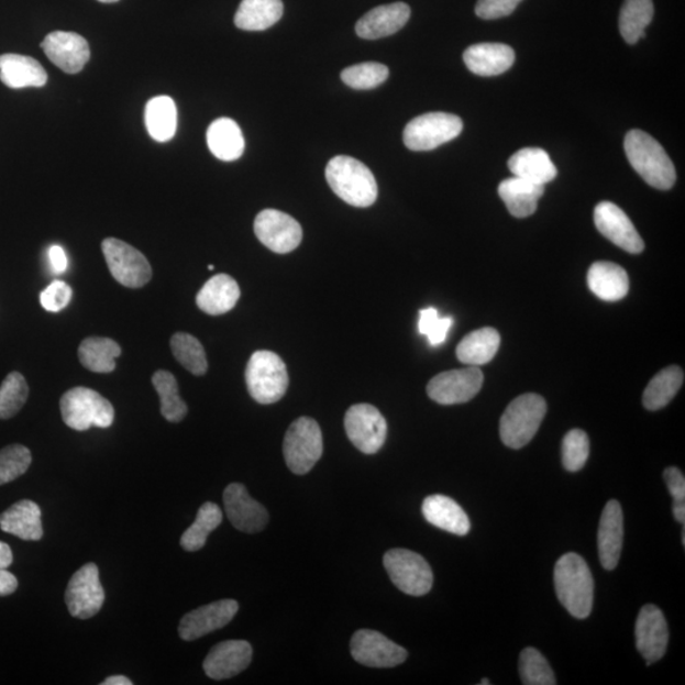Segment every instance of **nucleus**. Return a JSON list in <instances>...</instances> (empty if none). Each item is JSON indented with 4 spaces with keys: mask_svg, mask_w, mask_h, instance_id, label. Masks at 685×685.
I'll use <instances>...</instances> for the list:
<instances>
[{
    "mask_svg": "<svg viewBox=\"0 0 685 685\" xmlns=\"http://www.w3.org/2000/svg\"><path fill=\"white\" fill-rule=\"evenodd\" d=\"M410 19V8L406 3L379 5L369 11L356 24L357 35L366 40H377L394 35Z\"/></svg>",
    "mask_w": 685,
    "mask_h": 685,
    "instance_id": "nucleus-23",
    "label": "nucleus"
},
{
    "mask_svg": "<svg viewBox=\"0 0 685 685\" xmlns=\"http://www.w3.org/2000/svg\"><path fill=\"white\" fill-rule=\"evenodd\" d=\"M464 122L456 114L432 112L418 115L404 130V144L412 152L433 151L456 139Z\"/></svg>",
    "mask_w": 685,
    "mask_h": 685,
    "instance_id": "nucleus-8",
    "label": "nucleus"
},
{
    "mask_svg": "<svg viewBox=\"0 0 685 685\" xmlns=\"http://www.w3.org/2000/svg\"><path fill=\"white\" fill-rule=\"evenodd\" d=\"M482 685H490L491 683L489 682V680H483V682H480Z\"/></svg>",
    "mask_w": 685,
    "mask_h": 685,
    "instance_id": "nucleus-57",
    "label": "nucleus"
},
{
    "mask_svg": "<svg viewBox=\"0 0 685 685\" xmlns=\"http://www.w3.org/2000/svg\"><path fill=\"white\" fill-rule=\"evenodd\" d=\"M16 588H19L16 577L7 568H0V597L11 596Z\"/></svg>",
    "mask_w": 685,
    "mask_h": 685,
    "instance_id": "nucleus-52",
    "label": "nucleus"
},
{
    "mask_svg": "<svg viewBox=\"0 0 685 685\" xmlns=\"http://www.w3.org/2000/svg\"><path fill=\"white\" fill-rule=\"evenodd\" d=\"M452 318H440L439 311L434 308H428L420 311L419 332L428 338L431 345H441L450 332L452 327Z\"/></svg>",
    "mask_w": 685,
    "mask_h": 685,
    "instance_id": "nucleus-47",
    "label": "nucleus"
},
{
    "mask_svg": "<svg viewBox=\"0 0 685 685\" xmlns=\"http://www.w3.org/2000/svg\"><path fill=\"white\" fill-rule=\"evenodd\" d=\"M73 291L63 280H54L40 296L41 305L49 312H59L68 307Z\"/></svg>",
    "mask_w": 685,
    "mask_h": 685,
    "instance_id": "nucleus-48",
    "label": "nucleus"
},
{
    "mask_svg": "<svg viewBox=\"0 0 685 685\" xmlns=\"http://www.w3.org/2000/svg\"><path fill=\"white\" fill-rule=\"evenodd\" d=\"M241 299V288L233 277L213 276L197 294V307L209 316L218 317L233 310Z\"/></svg>",
    "mask_w": 685,
    "mask_h": 685,
    "instance_id": "nucleus-26",
    "label": "nucleus"
},
{
    "mask_svg": "<svg viewBox=\"0 0 685 685\" xmlns=\"http://www.w3.org/2000/svg\"><path fill=\"white\" fill-rule=\"evenodd\" d=\"M60 410L64 423L79 432L92 427L110 428L114 420L112 404L88 387L66 391L60 400Z\"/></svg>",
    "mask_w": 685,
    "mask_h": 685,
    "instance_id": "nucleus-6",
    "label": "nucleus"
},
{
    "mask_svg": "<svg viewBox=\"0 0 685 685\" xmlns=\"http://www.w3.org/2000/svg\"><path fill=\"white\" fill-rule=\"evenodd\" d=\"M224 505L229 521L237 531L257 533L266 528L269 516L257 500H254L242 484H230L224 491Z\"/></svg>",
    "mask_w": 685,
    "mask_h": 685,
    "instance_id": "nucleus-20",
    "label": "nucleus"
},
{
    "mask_svg": "<svg viewBox=\"0 0 685 685\" xmlns=\"http://www.w3.org/2000/svg\"><path fill=\"white\" fill-rule=\"evenodd\" d=\"M153 386L161 399L162 416L172 423H179L188 412L187 404L180 399L178 383L168 371H156Z\"/></svg>",
    "mask_w": 685,
    "mask_h": 685,
    "instance_id": "nucleus-39",
    "label": "nucleus"
},
{
    "mask_svg": "<svg viewBox=\"0 0 685 685\" xmlns=\"http://www.w3.org/2000/svg\"><path fill=\"white\" fill-rule=\"evenodd\" d=\"M254 233L269 251L287 254L302 241V228L290 214L278 210H263L254 221Z\"/></svg>",
    "mask_w": 685,
    "mask_h": 685,
    "instance_id": "nucleus-14",
    "label": "nucleus"
},
{
    "mask_svg": "<svg viewBox=\"0 0 685 685\" xmlns=\"http://www.w3.org/2000/svg\"><path fill=\"white\" fill-rule=\"evenodd\" d=\"M653 16V0H625L620 13V31L626 43L633 45L645 37V30Z\"/></svg>",
    "mask_w": 685,
    "mask_h": 685,
    "instance_id": "nucleus-38",
    "label": "nucleus"
},
{
    "mask_svg": "<svg viewBox=\"0 0 685 685\" xmlns=\"http://www.w3.org/2000/svg\"><path fill=\"white\" fill-rule=\"evenodd\" d=\"M623 546V511L620 502L609 500L601 513L598 530L600 564L608 572L620 563Z\"/></svg>",
    "mask_w": 685,
    "mask_h": 685,
    "instance_id": "nucleus-22",
    "label": "nucleus"
},
{
    "mask_svg": "<svg viewBox=\"0 0 685 685\" xmlns=\"http://www.w3.org/2000/svg\"><path fill=\"white\" fill-rule=\"evenodd\" d=\"M344 427L354 448L366 455H375L386 441V420L382 412L369 404L351 407L346 411Z\"/></svg>",
    "mask_w": 685,
    "mask_h": 685,
    "instance_id": "nucleus-11",
    "label": "nucleus"
},
{
    "mask_svg": "<svg viewBox=\"0 0 685 685\" xmlns=\"http://www.w3.org/2000/svg\"><path fill=\"white\" fill-rule=\"evenodd\" d=\"M0 80L12 89L41 88L47 82V73L33 57L4 54L0 55Z\"/></svg>",
    "mask_w": 685,
    "mask_h": 685,
    "instance_id": "nucleus-25",
    "label": "nucleus"
},
{
    "mask_svg": "<svg viewBox=\"0 0 685 685\" xmlns=\"http://www.w3.org/2000/svg\"><path fill=\"white\" fill-rule=\"evenodd\" d=\"M29 398V385L20 373L8 375L0 386V419H10L19 412Z\"/></svg>",
    "mask_w": 685,
    "mask_h": 685,
    "instance_id": "nucleus-43",
    "label": "nucleus"
},
{
    "mask_svg": "<svg viewBox=\"0 0 685 685\" xmlns=\"http://www.w3.org/2000/svg\"><path fill=\"white\" fill-rule=\"evenodd\" d=\"M673 515L680 523H685V501L673 502Z\"/></svg>",
    "mask_w": 685,
    "mask_h": 685,
    "instance_id": "nucleus-54",
    "label": "nucleus"
},
{
    "mask_svg": "<svg viewBox=\"0 0 685 685\" xmlns=\"http://www.w3.org/2000/svg\"><path fill=\"white\" fill-rule=\"evenodd\" d=\"M41 47L49 62L68 74L80 73L90 57L87 40L74 32L48 33Z\"/></svg>",
    "mask_w": 685,
    "mask_h": 685,
    "instance_id": "nucleus-19",
    "label": "nucleus"
},
{
    "mask_svg": "<svg viewBox=\"0 0 685 685\" xmlns=\"http://www.w3.org/2000/svg\"><path fill=\"white\" fill-rule=\"evenodd\" d=\"M484 375L474 366L452 369L437 375L429 382L427 394L441 406H456L473 400L480 393Z\"/></svg>",
    "mask_w": 685,
    "mask_h": 685,
    "instance_id": "nucleus-12",
    "label": "nucleus"
},
{
    "mask_svg": "<svg viewBox=\"0 0 685 685\" xmlns=\"http://www.w3.org/2000/svg\"><path fill=\"white\" fill-rule=\"evenodd\" d=\"M145 125L155 142L167 143L175 137L178 125L175 101L168 96L152 98L145 107Z\"/></svg>",
    "mask_w": 685,
    "mask_h": 685,
    "instance_id": "nucleus-33",
    "label": "nucleus"
},
{
    "mask_svg": "<svg viewBox=\"0 0 685 685\" xmlns=\"http://www.w3.org/2000/svg\"><path fill=\"white\" fill-rule=\"evenodd\" d=\"M13 563L12 550L5 542L0 541V568H8Z\"/></svg>",
    "mask_w": 685,
    "mask_h": 685,
    "instance_id": "nucleus-53",
    "label": "nucleus"
},
{
    "mask_svg": "<svg viewBox=\"0 0 685 685\" xmlns=\"http://www.w3.org/2000/svg\"><path fill=\"white\" fill-rule=\"evenodd\" d=\"M522 0H478L475 12L483 20H498L516 11Z\"/></svg>",
    "mask_w": 685,
    "mask_h": 685,
    "instance_id": "nucleus-49",
    "label": "nucleus"
},
{
    "mask_svg": "<svg viewBox=\"0 0 685 685\" xmlns=\"http://www.w3.org/2000/svg\"><path fill=\"white\" fill-rule=\"evenodd\" d=\"M102 252L111 275L119 284L140 288L152 279L153 270L142 252L120 239H104Z\"/></svg>",
    "mask_w": 685,
    "mask_h": 685,
    "instance_id": "nucleus-10",
    "label": "nucleus"
},
{
    "mask_svg": "<svg viewBox=\"0 0 685 685\" xmlns=\"http://www.w3.org/2000/svg\"><path fill=\"white\" fill-rule=\"evenodd\" d=\"M498 192L511 217L524 219L538 210L539 200L544 194V186L513 177L502 180Z\"/></svg>",
    "mask_w": 685,
    "mask_h": 685,
    "instance_id": "nucleus-31",
    "label": "nucleus"
},
{
    "mask_svg": "<svg viewBox=\"0 0 685 685\" xmlns=\"http://www.w3.org/2000/svg\"><path fill=\"white\" fill-rule=\"evenodd\" d=\"M222 522V511L214 502L208 501L198 509L195 523L181 535L180 546L195 552L203 549L211 532Z\"/></svg>",
    "mask_w": 685,
    "mask_h": 685,
    "instance_id": "nucleus-40",
    "label": "nucleus"
},
{
    "mask_svg": "<svg viewBox=\"0 0 685 685\" xmlns=\"http://www.w3.org/2000/svg\"><path fill=\"white\" fill-rule=\"evenodd\" d=\"M214 267L213 266H209V269L212 270Z\"/></svg>",
    "mask_w": 685,
    "mask_h": 685,
    "instance_id": "nucleus-59",
    "label": "nucleus"
},
{
    "mask_svg": "<svg viewBox=\"0 0 685 685\" xmlns=\"http://www.w3.org/2000/svg\"><path fill=\"white\" fill-rule=\"evenodd\" d=\"M508 167L515 177L541 186H546L557 176L555 164L540 147H524L517 152L509 159Z\"/></svg>",
    "mask_w": 685,
    "mask_h": 685,
    "instance_id": "nucleus-30",
    "label": "nucleus"
},
{
    "mask_svg": "<svg viewBox=\"0 0 685 685\" xmlns=\"http://www.w3.org/2000/svg\"><path fill=\"white\" fill-rule=\"evenodd\" d=\"M78 356L81 365L92 373L110 374L121 356V349L110 338L90 336L81 342Z\"/></svg>",
    "mask_w": 685,
    "mask_h": 685,
    "instance_id": "nucleus-36",
    "label": "nucleus"
},
{
    "mask_svg": "<svg viewBox=\"0 0 685 685\" xmlns=\"http://www.w3.org/2000/svg\"><path fill=\"white\" fill-rule=\"evenodd\" d=\"M283 0H243L234 22L244 31H264L283 19Z\"/></svg>",
    "mask_w": 685,
    "mask_h": 685,
    "instance_id": "nucleus-35",
    "label": "nucleus"
},
{
    "mask_svg": "<svg viewBox=\"0 0 685 685\" xmlns=\"http://www.w3.org/2000/svg\"><path fill=\"white\" fill-rule=\"evenodd\" d=\"M684 383V374L678 366H671L651 379L645 393H643V407L655 411L663 409L670 404L681 390Z\"/></svg>",
    "mask_w": 685,
    "mask_h": 685,
    "instance_id": "nucleus-37",
    "label": "nucleus"
},
{
    "mask_svg": "<svg viewBox=\"0 0 685 685\" xmlns=\"http://www.w3.org/2000/svg\"><path fill=\"white\" fill-rule=\"evenodd\" d=\"M384 565L395 587L412 597H422L433 587V572L423 556L406 549L387 551Z\"/></svg>",
    "mask_w": 685,
    "mask_h": 685,
    "instance_id": "nucleus-9",
    "label": "nucleus"
},
{
    "mask_svg": "<svg viewBox=\"0 0 685 685\" xmlns=\"http://www.w3.org/2000/svg\"><path fill=\"white\" fill-rule=\"evenodd\" d=\"M590 453L588 434L573 429L563 441V464L567 472L576 473L587 464Z\"/></svg>",
    "mask_w": 685,
    "mask_h": 685,
    "instance_id": "nucleus-46",
    "label": "nucleus"
},
{
    "mask_svg": "<svg viewBox=\"0 0 685 685\" xmlns=\"http://www.w3.org/2000/svg\"><path fill=\"white\" fill-rule=\"evenodd\" d=\"M325 177L333 192L354 208H369L377 200L375 176L365 164L351 156H335L327 165Z\"/></svg>",
    "mask_w": 685,
    "mask_h": 685,
    "instance_id": "nucleus-3",
    "label": "nucleus"
},
{
    "mask_svg": "<svg viewBox=\"0 0 685 685\" xmlns=\"http://www.w3.org/2000/svg\"><path fill=\"white\" fill-rule=\"evenodd\" d=\"M208 145L218 159L237 161L245 147L243 132L234 120L219 119L213 121L208 130Z\"/></svg>",
    "mask_w": 685,
    "mask_h": 685,
    "instance_id": "nucleus-32",
    "label": "nucleus"
},
{
    "mask_svg": "<svg viewBox=\"0 0 685 685\" xmlns=\"http://www.w3.org/2000/svg\"><path fill=\"white\" fill-rule=\"evenodd\" d=\"M548 404L538 394H524L511 401L500 419V439L519 450L533 440L546 416Z\"/></svg>",
    "mask_w": 685,
    "mask_h": 685,
    "instance_id": "nucleus-4",
    "label": "nucleus"
},
{
    "mask_svg": "<svg viewBox=\"0 0 685 685\" xmlns=\"http://www.w3.org/2000/svg\"><path fill=\"white\" fill-rule=\"evenodd\" d=\"M594 222L599 233L631 254H639L645 250L642 237L633 227L632 221L612 202H600L594 211Z\"/></svg>",
    "mask_w": 685,
    "mask_h": 685,
    "instance_id": "nucleus-16",
    "label": "nucleus"
},
{
    "mask_svg": "<svg viewBox=\"0 0 685 685\" xmlns=\"http://www.w3.org/2000/svg\"><path fill=\"white\" fill-rule=\"evenodd\" d=\"M682 542H683V546H685V530H683V533H682Z\"/></svg>",
    "mask_w": 685,
    "mask_h": 685,
    "instance_id": "nucleus-58",
    "label": "nucleus"
},
{
    "mask_svg": "<svg viewBox=\"0 0 685 685\" xmlns=\"http://www.w3.org/2000/svg\"><path fill=\"white\" fill-rule=\"evenodd\" d=\"M519 674L524 685H555L554 671L539 650L527 648L519 658Z\"/></svg>",
    "mask_w": 685,
    "mask_h": 685,
    "instance_id": "nucleus-42",
    "label": "nucleus"
},
{
    "mask_svg": "<svg viewBox=\"0 0 685 685\" xmlns=\"http://www.w3.org/2000/svg\"><path fill=\"white\" fill-rule=\"evenodd\" d=\"M98 2H101V3H115V2H120V0H98Z\"/></svg>",
    "mask_w": 685,
    "mask_h": 685,
    "instance_id": "nucleus-56",
    "label": "nucleus"
},
{
    "mask_svg": "<svg viewBox=\"0 0 685 685\" xmlns=\"http://www.w3.org/2000/svg\"><path fill=\"white\" fill-rule=\"evenodd\" d=\"M41 517V509L35 501L21 500L0 515V528L21 540L40 541L44 535Z\"/></svg>",
    "mask_w": 685,
    "mask_h": 685,
    "instance_id": "nucleus-28",
    "label": "nucleus"
},
{
    "mask_svg": "<svg viewBox=\"0 0 685 685\" xmlns=\"http://www.w3.org/2000/svg\"><path fill=\"white\" fill-rule=\"evenodd\" d=\"M426 521L445 532L466 535L472 528L469 519L457 502L444 495H431L422 507Z\"/></svg>",
    "mask_w": 685,
    "mask_h": 685,
    "instance_id": "nucleus-29",
    "label": "nucleus"
},
{
    "mask_svg": "<svg viewBox=\"0 0 685 685\" xmlns=\"http://www.w3.org/2000/svg\"><path fill=\"white\" fill-rule=\"evenodd\" d=\"M106 599L104 589L99 582V571L96 564L81 566L71 576L65 592V604L69 614L79 620H88L102 609Z\"/></svg>",
    "mask_w": 685,
    "mask_h": 685,
    "instance_id": "nucleus-13",
    "label": "nucleus"
},
{
    "mask_svg": "<svg viewBox=\"0 0 685 685\" xmlns=\"http://www.w3.org/2000/svg\"><path fill=\"white\" fill-rule=\"evenodd\" d=\"M637 648L648 665H653L666 653L670 629L665 617L656 606L642 607L637 621Z\"/></svg>",
    "mask_w": 685,
    "mask_h": 685,
    "instance_id": "nucleus-18",
    "label": "nucleus"
},
{
    "mask_svg": "<svg viewBox=\"0 0 685 685\" xmlns=\"http://www.w3.org/2000/svg\"><path fill=\"white\" fill-rule=\"evenodd\" d=\"M324 444L321 429L308 417L296 419L288 428L284 441V455L288 468L296 475H305L323 456Z\"/></svg>",
    "mask_w": 685,
    "mask_h": 685,
    "instance_id": "nucleus-7",
    "label": "nucleus"
},
{
    "mask_svg": "<svg viewBox=\"0 0 685 685\" xmlns=\"http://www.w3.org/2000/svg\"><path fill=\"white\" fill-rule=\"evenodd\" d=\"M588 287L600 300L615 302L625 299L630 290L627 272L612 262H596L588 272Z\"/></svg>",
    "mask_w": 685,
    "mask_h": 685,
    "instance_id": "nucleus-27",
    "label": "nucleus"
},
{
    "mask_svg": "<svg viewBox=\"0 0 685 685\" xmlns=\"http://www.w3.org/2000/svg\"><path fill=\"white\" fill-rule=\"evenodd\" d=\"M48 259L56 274H63V272L68 269V257H66V253L62 246L53 245L49 247Z\"/></svg>",
    "mask_w": 685,
    "mask_h": 685,
    "instance_id": "nucleus-51",
    "label": "nucleus"
},
{
    "mask_svg": "<svg viewBox=\"0 0 685 685\" xmlns=\"http://www.w3.org/2000/svg\"><path fill=\"white\" fill-rule=\"evenodd\" d=\"M500 335L493 328H483L469 333L457 345L460 362L468 366H483L493 361L499 351Z\"/></svg>",
    "mask_w": 685,
    "mask_h": 685,
    "instance_id": "nucleus-34",
    "label": "nucleus"
},
{
    "mask_svg": "<svg viewBox=\"0 0 685 685\" xmlns=\"http://www.w3.org/2000/svg\"><path fill=\"white\" fill-rule=\"evenodd\" d=\"M389 78V69L384 64L363 63L350 66L342 71V80L353 89L366 90L382 86Z\"/></svg>",
    "mask_w": 685,
    "mask_h": 685,
    "instance_id": "nucleus-44",
    "label": "nucleus"
},
{
    "mask_svg": "<svg viewBox=\"0 0 685 685\" xmlns=\"http://www.w3.org/2000/svg\"><path fill=\"white\" fill-rule=\"evenodd\" d=\"M664 480L674 501H685V477L681 469L667 467L664 472Z\"/></svg>",
    "mask_w": 685,
    "mask_h": 685,
    "instance_id": "nucleus-50",
    "label": "nucleus"
},
{
    "mask_svg": "<svg viewBox=\"0 0 685 685\" xmlns=\"http://www.w3.org/2000/svg\"><path fill=\"white\" fill-rule=\"evenodd\" d=\"M101 685H132V682L128 678V676L123 675H114L107 678Z\"/></svg>",
    "mask_w": 685,
    "mask_h": 685,
    "instance_id": "nucleus-55",
    "label": "nucleus"
},
{
    "mask_svg": "<svg viewBox=\"0 0 685 685\" xmlns=\"http://www.w3.org/2000/svg\"><path fill=\"white\" fill-rule=\"evenodd\" d=\"M556 596L567 612L577 620H585L592 614L594 581L585 560L571 552L561 556L554 573Z\"/></svg>",
    "mask_w": 685,
    "mask_h": 685,
    "instance_id": "nucleus-1",
    "label": "nucleus"
},
{
    "mask_svg": "<svg viewBox=\"0 0 685 685\" xmlns=\"http://www.w3.org/2000/svg\"><path fill=\"white\" fill-rule=\"evenodd\" d=\"M32 455L22 444H12L0 451V485L14 482L27 473Z\"/></svg>",
    "mask_w": 685,
    "mask_h": 685,
    "instance_id": "nucleus-45",
    "label": "nucleus"
},
{
    "mask_svg": "<svg viewBox=\"0 0 685 685\" xmlns=\"http://www.w3.org/2000/svg\"><path fill=\"white\" fill-rule=\"evenodd\" d=\"M170 349L180 365L192 375L202 376L208 371L209 363L203 346L194 335L187 333L173 335Z\"/></svg>",
    "mask_w": 685,
    "mask_h": 685,
    "instance_id": "nucleus-41",
    "label": "nucleus"
},
{
    "mask_svg": "<svg viewBox=\"0 0 685 685\" xmlns=\"http://www.w3.org/2000/svg\"><path fill=\"white\" fill-rule=\"evenodd\" d=\"M515 60V49L505 44H477L469 46L464 54L468 70L480 77L500 76Z\"/></svg>",
    "mask_w": 685,
    "mask_h": 685,
    "instance_id": "nucleus-24",
    "label": "nucleus"
},
{
    "mask_svg": "<svg viewBox=\"0 0 685 685\" xmlns=\"http://www.w3.org/2000/svg\"><path fill=\"white\" fill-rule=\"evenodd\" d=\"M351 654L357 663L369 667H394L406 662L408 651L373 630L353 634Z\"/></svg>",
    "mask_w": 685,
    "mask_h": 685,
    "instance_id": "nucleus-15",
    "label": "nucleus"
},
{
    "mask_svg": "<svg viewBox=\"0 0 685 685\" xmlns=\"http://www.w3.org/2000/svg\"><path fill=\"white\" fill-rule=\"evenodd\" d=\"M247 391L252 398L269 406L284 398L288 387V373L283 358L275 352L253 353L245 369Z\"/></svg>",
    "mask_w": 685,
    "mask_h": 685,
    "instance_id": "nucleus-5",
    "label": "nucleus"
},
{
    "mask_svg": "<svg viewBox=\"0 0 685 685\" xmlns=\"http://www.w3.org/2000/svg\"><path fill=\"white\" fill-rule=\"evenodd\" d=\"M236 600L224 599L192 610L179 623V637L185 641H194L222 629L237 614Z\"/></svg>",
    "mask_w": 685,
    "mask_h": 685,
    "instance_id": "nucleus-17",
    "label": "nucleus"
},
{
    "mask_svg": "<svg viewBox=\"0 0 685 685\" xmlns=\"http://www.w3.org/2000/svg\"><path fill=\"white\" fill-rule=\"evenodd\" d=\"M625 152L633 169L648 185L662 191L674 186V164L653 136L641 130L630 131L625 139Z\"/></svg>",
    "mask_w": 685,
    "mask_h": 685,
    "instance_id": "nucleus-2",
    "label": "nucleus"
},
{
    "mask_svg": "<svg viewBox=\"0 0 685 685\" xmlns=\"http://www.w3.org/2000/svg\"><path fill=\"white\" fill-rule=\"evenodd\" d=\"M253 649L250 642L230 640L213 647L203 662V671L213 681H225L241 674L251 665Z\"/></svg>",
    "mask_w": 685,
    "mask_h": 685,
    "instance_id": "nucleus-21",
    "label": "nucleus"
}]
</instances>
